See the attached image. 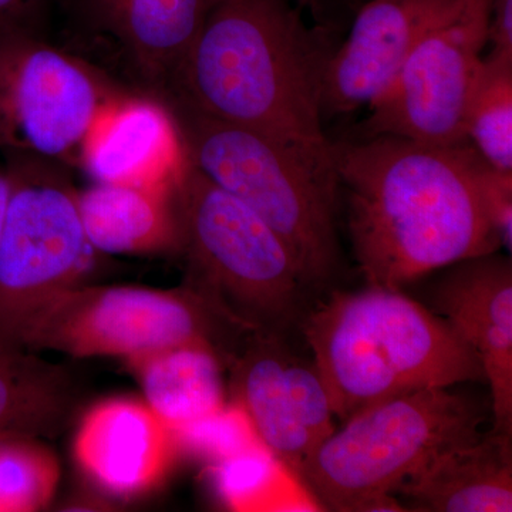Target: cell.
Wrapping results in <instances>:
<instances>
[{
  "mask_svg": "<svg viewBox=\"0 0 512 512\" xmlns=\"http://www.w3.org/2000/svg\"><path fill=\"white\" fill-rule=\"evenodd\" d=\"M59 476L56 457L33 437H0V512L42 510Z\"/></svg>",
  "mask_w": 512,
  "mask_h": 512,
  "instance_id": "22",
  "label": "cell"
},
{
  "mask_svg": "<svg viewBox=\"0 0 512 512\" xmlns=\"http://www.w3.org/2000/svg\"><path fill=\"white\" fill-rule=\"evenodd\" d=\"M13 178L0 241V343L46 299L82 285L96 249L84 232L77 192L49 160L8 153Z\"/></svg>",
  "mask_w": 512,
  "mask_h": 512,
  "instance_id": "8",
  "label": "cell"
},
{
  "mask_svg": "<svg viewBox=\"0 0 512 512\" xmlns=\"http://www.w3.org/2000/svg\"><path fill=\"white\" fill-rule=\"evenodd\" d=\"M490 9L491 0H456L421 36L389 89L369 107L366 137L468 143L464 121L488 46Z\"/></svg>",
  "mask_w": 512,
  "mask_h": 512,
  "instance_id": "11",
  "label": "cell"
},
{
  "mask_svg": "<svg viewBox=\"0 0 512 512\" xmlns=\"http://www.w3.org/2000/svg\"><path fill=\"white\" fill-rule=\"evenodd\" d=\"M191 164L248 205L284 239L308 288L328 285L340 264L338 178L271 138L168 101Z\"/></svg>",
  "mask_w": 512,
  "mask_h": 512,
  "instance_id": "6",
  "label": "cell"
},
{
  "mask_svg": "<svg viewBox=\"0 0 512 512\" xmlns=\"http://www.w3.org/2000/svg\"><path fill=\"white\" fill-rule=\"evenodd\" d=\"M72 409V383L62 369L0 343V437L46 436Z\"/></svg>",
  "mask_w": 512,
  "mask_h": 512,
  "instance_id": "20",
  "label": "cell"
},
{
  "mask_svg": "<svg viewBox=\"0 0 512 512\" xmlns=\"http://www.w3.org/2000/svg\"><path fill=\"white\" fill-rule=\"evenodd\" d=\"M55 0H0V35L9 32L47 33Z\"/></svg>",
  "mask_w": 512,
  "mask_h": 512,
  "instance_id": "26",
  "label": "cell"
},
{
  "mask_svg": "<svg viewBox=\"0 0 512 512\" xmlns=\"http://www.w3.org/2000/svg\"><path fill=\"white\" fill-rule=\"evenodd\" d=\"M248 333L187 285L161 291L82 284L46 299L20 323L6 346L128 362L181 343L204 342L221 353L227 366Z\"/></svg>",
  "mask_w": 512,
  "mask_h": 512,
  "instance_id": "7",
  "label": "cell"
},
{
  "mask_svg": "<svg viewBox=\"0 0 512 512\" xmlns=\"http://www.w3.org/2000/svg\"><path fill=\"white\" fill-rule=\"evenodd\" d=\"M292 474L264 444L212 464V476L220 497L238 511L271 510L282 507V488ZM293 476V474H292Z\"/></svg>",
  "mask_w": 512,
  "mask_h": 512,
  "instance_id": "23",
  "label": "cell"
},
{
  "mask_svg": "<svg viewBox=\"0 0 512 512\" xmlns=\"http://www.w3.org/2000/svg\"><path fill=\"white\" fill-rule=\"evenodd\" d=\"M184 285L247 332L285 336L308 289L284 239L248 205L191 164L175 192Z\"/></svg>",
  "mask_w": 512,
  "mask_h": 512,
  "instance_id": "4",
  "label": "cell"
},
{
  "mask_svg": "<svg viewBox=\"0 0 512 512\" xmlns=\"http://www.w3.org/2000/svg\"><path fill=\"white\" fill-rule=\"evenodd\" d=\"M481 191L485 208L500 238L501 247L511 254L512 248V173L491 167L484 161L481 167Z\"/></svg>",
  "mask_w": 512,
  "mask_h": 512,
  "instance_id": "25",
  "label": "cell"
},
{
  "mask_svg": "<svg viewBox=\"0 0 512 512\" xmlns=\"http://www.w3.org/2000/svg\"><path fill=\"white\" fill-rule=\"evenodd\" d=\"M124 92L47 33L0 35V150L64 160L104 101Z\"/></svg>",
  "mask_w": 512,
  "mask_h": 512,
  "instance_id": "9",
  "label": "cell"
},
{
  "mask_svg": "<svg viewBox=\"0 0 512 512\" xmlns=\"http://www.w3.org/2000/svg\"><path fill=\"white\" fill-rule=\"evenodd\" d=\"M173 431L147 403L110 399L87 412L74 454L94 483L117 497H134L160 483L177 456Z\"/></svg>",
  "mask_w": 512,
  "mask_h": 512,
  "instance_id": "16",
  "label": "cell"
},
{
  "mask_svg": "<svg viewBox=\"0 0 512 512\" xmlns=\"http://www.w3.org/2000/svg\"><path fill=\"white\" fill-rule=\"evenodd\" d=\"M464 133L491 167L512 173V56H483L468 100Z\"/></svg>",
  "mask_w": 512,
  "mask_h": 512,
  "instance_id": "21",
  "label": "cell"
},
{
  "mask_svg": "<svg viewBox=\"0 0 512 512\" xmlns=\"http://www.w3.org/2000/svg\"><path fill=\"white\" fill-rule=\"evenodd\" d=\"M296 2L301 3V5H309V3L316 2V0H296Z\"/></svg>",
  "mask_w": 512,
  "mask_h": 512,
  "instance_id": "29",
  "label": "cell"
},
{
  "mask_svg": "<svg viewBox=\"0 0 512 512\" xmlns=\"http://www.w3.org/2000/svg\"><path fill=\"white\" fill-rule=\"evenodd\" d=\"M227 367L234 404L247 414L266 450L298 478L305 461L336 429L315 365L293 355L284 336L252 332Z\"/></svg>",
  "mask_w": 512,
  "mask_h": 512,
  "instance_id": "12",
  "label": "cell"
},
{
  "mask_svg": "<svg viewBox=\"0 0 512 512\" xmlns=\"http://www.w3.org/2000/svg\"><path fill=\"white\" fill-rule=\"evenodd\" d=\"M332 150L366 285L403 289L501 248L481 191L485 160L470 143L434 146L380 134L332 143Z\"/></svg>",
  "mask_w": 512,
  "mask_h": 512,
  "instance_id": "1",
  "label": "cell"
},
{
  "mask_svg": "<svg viewBox=\"0 0 512 512\" xmlns=\"http://www.w3.org/2000/svg\"><path fill=\"white\" fill-rule=\"evenodd\" d=\"M451 387L366 407L309 456L299 483L328 511H403L397 490L434 454L480 436L483 414Z\"/></svg>",
  "mask_w": 512,
  "mask_h": 512,
  "instance_id": "5",
  "label": "cell"
},
{
  "mask_svg": "<svg viewBox=\"0 0 512 512\" xmlns=\"http://www.w3.org/2000/svg\"><path fill=\"white\" fill-rule=\"evenodd\" d=\"M127 363L143 387L148 407L171 430L227 406L224 357L210 343H181Z\"/></svg>",
  "mask_w": 512,
  "mask_h": 512,
  "instance_id": "19",
  "label": "cell"
},
{
  "mask_svg": "<svg viewBox=\"0 0 512 512\" xmlns=\"http://www.w3.org/2000/svg\"><path fill=\"white\" fill-rule=\"evenodd\" d=\"M77 160L93 183L141 187H177L190 165L168 104L128 92L104 101Z\"/></svg>",
  "mask_w": 512,
  "mask_h": 512,
  "instance_id": "14",
  "label": "cell"
},
{
  "mask_svg": "<svg viewBox=\"0 0 512 512\" xmlns=\"http://www.w3.org/2000/svg\"><path fill=\"white\" fill-rule=\"evenodd\" d=\"M511 439L512 434L491 430L444 448L396 494L416 511L511 512Z\"/></svg>",
  "mask_w": 512,
  "mask_h": 512,
  "instance_id": "17",
  "label": "cell"
},
{
  "mask_svg": "<svg viewBox=\"0 0 512 512\" xmlns=\"http://www.w3.org/2000/svg\"><path fill=\"white\" fill-rule=\"evenodd\" d=\"M433 311L476 353L491 389L494 427L512 434V265L495 254L451 265L433 293Z\"/></svg>",
  "mask_w": 512,
  "mask_h": 512,
  "instance_id": "15",
  "label": "cell"
},
{
  "mask_svg": "<svg viewBox=\"0 0 512 512\" xmlns=\"http://www.w3.org/2000/svg\"><path fill=\"white\" fill-rule=\"evenodd\" d=\"M456 0H370L323 76V114L370 107L386 93L407 57Z\"/></svg>",
  "mask_w": 512,
  "mask_h": 512,
  "instance_id": "13",
  "label": "cell"
},
{
  "mask_svg": "<svg viewBox=\"0 0 512 512\" xmlns=\"http://www.w3.org/2000/svg\"><path fill=\"white\" fill-rule=\"evenodd\" d=\"M333 50L288 0H215L165 103L271 138L336 177L322 107Z\"/></svg>",
  "mask_w": 512,
  "mask_h": 512,
  "instance_id": "2",
  "label": "cell"
},
{
  "mask_svg": "<svg viewBox=\"0 0 512 512\" xmlns=\"http://www.w3.org/2000/svg\"><path fill=\"white\" fill-rule=\"evenodd\" d=\"M13 191V178L9 168H0V241L5 231L6 218H8L10 197Z\"/></svg>",
  "mask_w": 512,
  "mask_h": 512,
  "instance_id": "28",
  "label": "cell"
},
{
  "mask_svg": "<svg viewBox=\"0 0 512 512\" xmlns=\"http://www.w3.org/2000/svg\"><path fill=\"white\" fill-rule=\"evenodd\" d=\"M301 329L342 421L403 394L485 382L480 360L453 326L402 289L333 291Z\"/></svg>",
  "mask_w": 512,
  "mask_h": 512,
  "instance_id": "3",
  "label": "cell"
},
{
  "mask_svg": "<svg viewBox=\"0 0 512 512\" xmlns=\"http://www.w3.org/2000/svg\"><path fill=\"white\" fill-rule=\"evenodd\" d=\"M488 46L490 52L512 56V0H491Z\"/></svg>",
  "mask_w": 512,
  "mask_h": 512,
  "instance_id": "27",
  "label": "cell"
},
{
  "mask_svg": "<svg viewBox=\"0 0 512 512\" xmlns=\"http://www.w3.org/2000/svg\"><path fill=\"white\" fill-rule=\"evenodd\" d=\"M177 187L93 183L77 192L92 247L110 255L181 252Z\"/></svg>",
  "mask_w": 512,
  "mask_h": 512,
  "instance_id": "18",
  "label": "cell"
},
{
  "mask_svg": "<svg viewBox=\"0 0 512 512\" xmlns=\"http://www.w3.org/2000/svg\"><path fill=\"white\" fill-rule=\"evenodd\" d=\"M171 431L178 453L200 457L211 466L261 443L247 414L234 403Z\"/></svg>",
  "mask_w": 512,
  "mask_h": 512,
  "instance_id": "24",
  "label": "cell"
},
{
  "mask_svg": "<svg viewBox=\"0 0 512 512\" xmlns=\"http://www.w3.org/2000/svg\"><path fill=\"white\" fill-rule=\"evenodd\" d=\"M215 0H55L62 49L128 93L167 101Z\"/></svg>",
  "mask_w": 512,
  "mask_h": 512,
  "instance_id": "10",
  "label": "cell"
}]
</instances>
